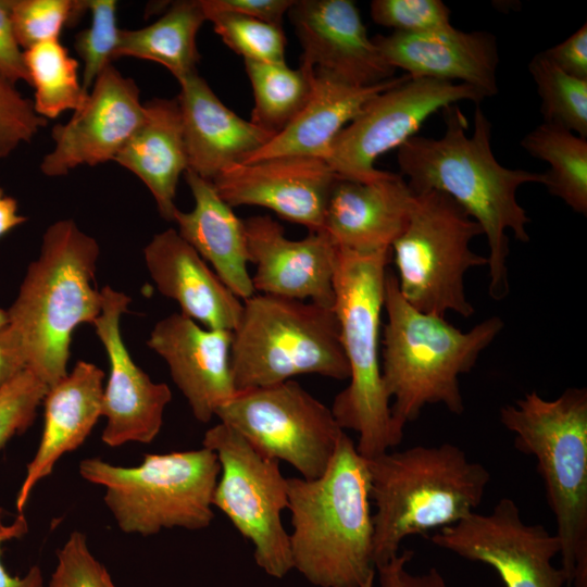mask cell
Wrapping results in <instances>:
<instances>
[{
    "mask_svg": "<svg viewBox=\"0 0 587 587\" xmlns=\"http://www.w3.org/2000/svg\"><path fill=\"white\" fill-rule=\"evenodd\" d=\"M0 77L16 85H29L24 50L21 47L11 16V0H0Z\"/></svg>",
    "mask_w": 587,
    "mask_h": 587,
    "instance_id": "41",
    "label": "cell"
},
{
    "mask_svg": "<svg viewBox=\"0 0 587 587\" xmlns=\"http://www.w3.org/2000/svg\"><path fill=\"white\" fill-rule=\"evenodd\" d=\"M413 191L396 173L373 179L336 177L326 204L323 229L337 248L354 251L390 249L407 226Z\"/></svg>",
    "mask_w": 587,
    "mask_h": 587,
    "instance_id": "22",
    "label": "cell"
},
{
    "mask_svg": "<svg viewBox=\"0 0 587 587\" xmlns=\"http://www.w3.org/2000/svg\"><path fill=\"white\" fill-rule=\"evenodd\" d=\"M145 114L136 82L109 64L97 77L86 102L66 123L52 128L54 145L42 158L40 172L59 177L79 165L114 161Z\"/></svg>",
    "mask_w": 587,
    "mask_h": 587,
    "instance_id": "15",
    "label": "cell"
},
{
    "mask_svg": "<svg viewBox=\"0 0 587 587\" xmlns=\"http://www.w3.org/2000/svg\"><path fill=\"white\" fill-rule=\"evenodd\" d=\"M541 54L565 74L587 80V24Z\"/></svg>",
    "mask_w": 587,
    "mask_h": 587,
    "instance_id": "44",
    "label": "cell"
},
{
    "mask_svg": "<svg viewBox=\"0 0 587 587\" xmlns=\"http://www.w3.org/2000/svg\"><path fill=\"white\" fill-rule=\"evenodd\" d=\"M479 224L452 198L437 190L413 192L409 220L390 247L401 296L415 309L445 316L474 313L464 289L470 268L488 265L471 241Z\"/></svg>",
    "mask_w": 587,
    "mask_h": 587,
    "instance_id": "10",
    "label": "cell"
},
{
    "mask_svg": "<svg viewBox=\"0 0 587 587\" xmlns=\"http://www.w3.org/2000/svg\"><path fill=\"white\" fill-rule=\"evenodd\" d=\"M143 103L141 125L114 161L147 186L160 215L173 221L177 184L188 170L180 108L177 98H154Z\"/></svg>",
    "mask_w": 587,
    "mask_h": 587,
    "instance_id": "28",
    "label": "cell"
},
{
    "mask_svg": "<svg viewBox=\"0 0 587 587\" xmlns=\"http://www.w3.org/2000/svg\"><path fill=\"white\" fill-rule=\"evenodd\" d=\"M367 461L375 569L401 542L464 520L480 505L488 469L452 444L386 451Z\"/></svg>",
    "mask_w": 587,
    "mask_h": 587,
    "instance_id": "5",
    "label": "cell"
},
{
    "mask_svg": "<svg viewBox=\"0 0 587 587\" xmlns=\"http://www.w3.org/2000/svg\"><path fill=\"white\" fill-rule=\"evenodd\" d=\"M232 335L230 367L237 390L303 374L349 378L339 323L332 308L254 294L242 301L241 317Z\"/></svg>",
    "mask_w": 587,
    "mask_h": 587,
    "instance_id": "8",
    "label": "cell"
},
{
    "mask_svg": "<svg viewBox=\"0 0 587 587\" xmlns=\"http://www.w3.org/2000/svg\"><path fill=\"white\" fill-rule=\"evenodd\" d=\"M202 447L216 454L221 466L213 508L252 544L255 563L267 575L283 578L292 570V560L289 533L282 522L288 485L280 462L222 422L204 433Z\"/></svg>",
    "mask_w": 587,
    "mask_h": 587,
    "instance_id": "11",
    "label": "cell"
},
{
    "mask_svg": "<svg viewBox=\"0 0 587 587\" xmlns=\"http://www.w3.org/2000/svg\"><path fill=\"white\" fill-rule=\"evenodd\" d=\"M143 259L158 290L176 301L182 314L211 329L233 332L237 327L242 300L176 229L155 234L143 248Z\"/></svg>",
    "mask_w": 587,
    "mask_h": 587,
    "instance_id": "24",
    "label": "cell"
},
{
    "mask_svg": "<svg viewBox=\"0 0 587 587\" xmlns=\"http://www.w3.org/2000/svg\"><path fill=\"white\" fill-rule=\"evenodd\" d=\"M485 96L472 86L412 78L374 96L336 137L326 159L341 177L369 180L382 174L374 164L382 154L401 147L434 113L460 101L479 104Z\"/></svg>",
    "mask_w": 587,
    "mask_h": 587,
    "instance_id": "13",
    "label": "cell"
},
{
    "mask_svg": "<svg viewBox=\"0 0 587 587\" xmlns=\"http://www.w3.org/2000/svg\"><path fill=\"white\" fill-rule=\"evenodd\" d=\"M541 100L544 123L587 137V80L570 76L551 64L541 52L528 64Z\"/></svg>",
    "mask_w": 587,
    "mask_h": 587,
    "instance_id": "33",
    "label": "cell"
},
{
    "mask_svg": "<svg viewBox=\"0 0 587 587\" xmlns=\"http://www.w3.org/2000/svg\"><path fill=\"white\" fill-rule=\"evenodd\" d=\"M220 472L216 454L204 447L146 454L133 467L98 458L79 463L84 479L104 487V503L121 530L142 536L174 527H209L214 519L212 500Z\"/></svg>",
    "mask_w": 587,
    "mask_h": 587,
    "instance_id": "9",
    "label": "cell"
},
{
    "mask_svg": "<svg viewBox=\"0 0 587 587\" xmlns=\"http://www.w3.org/2000/svg\"><path fill=\"white\" fill-rule=\"evenodd\" d=\"M85 5L90 25L75 35L74 49L84 64L82 84L89 92L99 74L115 60L121 28L115 0H85Z\"/></svg>",
    "mask_w": 587,
    "mask_h": 587,
    "instance_id": "35",
    "label": "cell"
},
{
    "mask_svg": "<svg viewBox=\"0 0 587 587\" xmlns=\"http://www.w3.org/2000/svg\"><path fill=\"white\" fill-rule=\"evenodd\" d=\"M28 524L23 513H18L14 522L5 524L0 511V587H43V576L38 565L32 566L23 576L11 575L1 561L3 545L14 538L23 537Z\"/></svg>",
    "mask_w": 587,
    "mask_h": 587,
    "instance_id": "45",
    "label": "cell"
},
{
    "mask_svg": "<svg viewBox=\"0 0 587 587\" xmlns=\"http://www.w3.org/2000/svg\"><path fill=\"white\" fill-rule=\"evenodd\" d=\"M86 12L85 0H11L15 35L24 51L59 39L62 29Z\"/></svg>",
    "mask_w": 587,
    "mask_h": 587,
    "instance_id": "36",
    "label": "cell"
},
{
    "mask_svg": "<svg viewBox=\"0 0 587 587\" xmlns=\"http://www.w3.org/2000/svg\"><path fill=\"white\" fill-rule=\"evenodd\" d=\"M446 129L440 138L415 135L397 149L400 175L413 192L437 190L452 198L476 221L489 248V296L502 300L509 292L508 257L512 232L529 241L530 222L516 193L524 184L544 185L542 173L501 165L491 150V122L476 105L474 129L457 104L442 110Z\"/></svg>",
    "mask_w": 587,
    "mask_h": 587,
    "instance_id": "1",
    "label": "cell"
},
{
    "mask_svg": "<svg viewBox=\"0 0 587 587\" xmlns=\"http://www.w3.org/2000/svg\"><path fill=\"white\" fill-rule=\"evenodd\" d=\"M204 14L222 41L243 60L285 63L283 27L239 14L211 11Z\"/></svg>",
    "mask_w": 587,
    "mask_h": 587,
    "instance_id": "34",
    "label": "cell"
},
{
    "mask_svg": "<svg viewBox=\"0 0 587 587\" xmlns=\"http://www.w3.org/2000/svg\"><path fill=\"white\" fill-rule=\"evenodd\" d=\"M336 177L325 160L284 155L235 165L217 175L212 184L232 208H266L310 233H317L323 229Z\"/></svg>",
    "mask_w": 587,
    "mask_h": 587,
    "instance_id": "17",
    "label": "cell"
},
{
    "mask_svg": "<svg viewBox=\"0 0 587 587\" xmlns=\"http://www.w3.org/2000/svg\"><path fill=\"white\" fill-rule=\"evenodd\" d=\"M205 21L201 0L176 1L152 24L121 29L115 59L130 57L157 62L178 82L197 72V35Z\"/></svg>",
    "mask_w": 587,
    "mask_h": 587,
    "instance_id": "29",
    "label": "cell"
},
{
    "mask_svg": "<svg viewBox=\"0 0 587 587\" xmlns=\"http://www.w3.org/2000/svg\"><path fill=\"white\" fill-rule=\"evenodd\" d=\"M249 262L255 265V294L310 302L334 309L336 247L323 232L294 240L270 215L243 221Z\"/></svg>",
    "mask_w": 587,
    "mask_h": 587,
    "instance_id": "18",
    "label": "cell"
},
{
    "mask_svg": "<svg viewBox=\"0 0 587 587\" xmlns=\"http://www.w3.org/2000/svg\"><path fill=\"white\" fill-rule=\"evenodd\" d=\"M101 312L93 321L110 363L102 396L101 416L107 420L102 440L110 447L135 441L150 444L160 433L172 391L155 383L132 359L121 334V316L130 298L110 286L101 289Z\"/></svg>",
    "mask_w": 587,
    "mask_h": 587,
    "instance_id": "16",
    "label": "cell"
},
{
    "mask_svg": "<svg viewBox=\"0 0 587 587\" xmlns=\"http://www.w3.org/2000/svg\"><path fill=\"white\" fill-rule=\"evenodd\" d=\"M178 83L188 170L200 177L212 182L274 137L227 108L198 72Z\"/></svg>",
    "mask_w": 587,
    "mask_h": 587,
    "instance_id": "23",
    "label": "cell"
},
{
    "mask_svg": "<svg viewBox=\"0 0 587 587\" xmlns=\"http://www.w3.org/2000/svg\"><path fill=\"white\" fill-rule=\"evenodd\" d=\"M25 221L26 217L18 213L16 200L0 187V237Z\"/></svg>",
    "mask_w": 587,
    "mask_h": 587,
    "instance_id": "47",
    "label": "cell"
},
{
    "mask_svg": "<svg viewBox=\"0 0 587 587\" xmlns=\"http://www.w3.org/2000/svg\"><path fill=\"white\" fill-rule=\"evenodd\" d=\"M288 16L302 48L300 64L357 86L394 77L351 0H298Z\"/></svg>",
    "mask_w": 587,
    "mask_h": 587,
    "instance_id": "19",
    "label": "cell"
},
{
    "mask_svg": "<svg viewBox=\"0 0 587 587\" xmlns=\"http://www.w3.org/2000/svg\"><path fill=\"white\" fill-rule=\"evenodd\" d=\"M48 389L26 369L0 389V449L32 425Z\"/></svg>",
    "mask_w": 587,
    "mask_h": 587,
    "instance_id": "38",
    "label": "cell"
},
{
    "mask_svg": "<svg viewBox=\"0 0 587 587\" xmlns=\"http://www.w3.org/2000/svg\"><path fill=\"white\" fill-rule=\"evenodd\" d=\"M103 379L104 372L96 364L78 361L71 373L49 387L43 398L42 435L16 496L18 513H23L36 484L90 434L101 416Z\"/></svg>",
    "mask_w": 587,
    "mask_h": 587,
    "instance_id": "25",
    "label": "cell"
},
{
    "mask_svg": "<svg viewBox=\"0 0 587 587\" xmlns=\"http://www.w3.org/2000/svg\"><path fill=\"white\" fill-rule=\"evenodd\" d=\"M49 587H116L105 566L90 552L86 536L71 533L57 552Z\"/></svg>",
    "mask_w": 587,
    "mask_h": 587,
    "instance_id": "39",
    "label": "cell"
},
{
    "mask_svg": "<svg viewBox=\"0 0 587 587\" xmlns=\"http://www.w3.org/2000/svg\"><path fill=\"white\" fill-rule=\"evenodd\" d=\"M402 77L357 86L314 70L312 92L304 108L283 132L245 163L284 155L326 161L336 137L359 115L366 102L399 83Z\"/></svg>",
    "mask_w": 587,
    "mask_h": 587,
    "instance_id": "27",
    "label": "cell"
},
{
    "mask_svg": "<svg viewBox=\"0 0 587 587\" xmlns=\"http://www.w3.org/2000/svg\"><path fill=\"white\" fill-rule=\"evenodd\" d=\"M185 179L193 197L192 210H176L177 233L205 261L224 285L240 300L255 291L248 271L245 223L217 193L212 182L190 170Z\"/></svg>",
    "mask_w": 587,
    "mask_h": 587,
    "instance_id": "26",
    "label": "cell"
},
{
    "mask_svg": "<svg viewBox=\"0 0 587 587\" xmlns=\"http://www.w3.org/2000/svg\"><path fill=\"white\" fill-rule=\"evenodd\" d=\"M372 40L390 67L401 68L412 78L465 84L485 98L498 93L499 53L489 32L450 26L421 34L392 32Z\"/></svg>",
    "mask_w": 587,
    "mask_h": 587,
    "instance_id": "21",
    "label": "cell"
},
{
    "mask_svg": "<svg viewBox=\"0 0 587 587\" xmlns=\"http://www.w3.org/2000/svg\"><path fill=\"white\" fill-rule=\"evenodd\" d=\"M99 253L96 239L73 220L52 223L8 310L25 369L48 387L67 374L74 329L101 312V290L95 287Z\"/></svg>",
    "mask_w": 587,
    "mask_h": 587,
    "instance_id": "4",
    "label": "cell"
},
{
    "mask_svg": "<svg viewBox=\"0 0 587 587\" xmlns=\"http://www.w3.org/2000/svg\"><path fill=\"white\" fill-rule=\"evenodd\" d=\"M413 558L411 550L397 553L387 562L376 566L377 587H448L442 574L430 567L422 574H412L407 565Z\"/></svg>",
    "mask_w": 587,
    "mask_h": 587,
    "instance_id": "42",
    "label": "cell"
},
{
    "mask_svg": "<svg viewBox=\"0 0 587 587\" xmlns=\"http://www.w3.org/2000/svg\"><path fill=\"white\" fill-rule=\"evenodd\" d=\"M232 332L201 326L182 313L160 320L149 348L167 364L193 416L208 423L237 389L230 367Z\"/></svg>",
    "mask_w": 587,
    "mask_h": 587,
    "instance_id": "20",
    "label": "cell"
},
{
    "mask_svg": "<svg viewBox=\"0 0 587 587\" xmlns=\"http://www.w3.org/2000/svg\"><path fill=\"white\" fill-rule=\"evenodd\" d=\"M47 124L48 121L35 112L32 100L0 77V159L12 154L22 143L30 142Z\"/></svg>",
    "mask_w": 587,
    "mask_h": 587,
    "instance_id": "40",
    "label": "cell"
},
{
    "mask_svg": "<svg viewBox=\"0 0 587 587\" xmlns=\"http://www.w3.org/2000/svg\"><path fill=\"white\" fill-rule=\"evenodd\" d=\"M292 569L319 587H373L367 461L344 433L317 478H287Z\"/></svg>",
    "mask_w": 587,
    "mask_h": 587,
    "instance_id": "2",
    "label": "cell"
},
{
    "mask_svg": "<svg viewBox=\"0 0 587 587\" xmlns=\"http://www.w3.org/2000/svg\"><path fill=\"white\" fill-rule=\"evenodd\" d=\"M390 249L354 251L336 247L334 311L349 366V384L332 413L342 430L359 435L358 452L373 459L402 440L392 423L380 369V324Z\"/></svg>",
    "mask_w": 587,
    "mask_h": 587,
    "instance_id": "6",
    "label": "cell"
},
{
    "mask_svg": "<svg viewBox=\"0 0 587 587\" xmlns=\"http://www.w3.org/2000/svg\"><path fill=\"white\" fill-rule=\"evenodd\" d=\"M25 370L18 341L9 325L0 332V389Z\"/></svg>",
    "mask_w": 587,
    "mask_h": 587,
    "instance_id": "46",
    "label": "cell"
},
{
    "mask_svg": "<svg viewBox=\"0 0 587 587\" xmlns=\"http://www.w3.org/2000/svg\"><path fill=\"white\" fill-rule=\"evenodd\" d=\"M295 1V0H294ZM292 0H201L204 11L226 12L280 26Z\"/></svg>",
    "mask_w": 587,
    "mask_h": 587,
    "instance_id": "43",
    "label": "cell"
},
{
    "mask_svg": "<svg viewBox=\"0 0 587 587\" xmlns=\"http://www.w3.org/2000/svg\"><path fill=\"white\" fill-rule=\"evenodd\" d=\"M382 332L380 369L396 430L403 436L427 404H444L462 414L459 377L471 372L480 353L503 328L499 316L486 319L467 332L445 316L412 307L400 294L395 273L387 271Z\"/></svg>",
    "mask_w": 587,
    "mask_h": 587,
    "instance_id": "3",
    "label": "cell"
},
{
    "mask_svg": "<svg viewBox=\"0 0 587 587\" xmlns=\"http://www.w3.org/2000/svg\"><path fill=\"white\" fill-rule=\"evenodd\" d=\"M515 448L534 455L561 542L567 583L587 587V389L547 400L533 390L500 409Z\"/></svg>",
    "mask_w": 587,
    "mask_h": 587,
    "instance_id": "7",
    "label": "cell"
},
{
    "mask_svg": "<svg viewBox=\"0 0 587 587\" xmlns=\"http://www.w3.org/2000/svg\"><path fill=\"white\" fill-rule=\"evenodd\" d=\"M430 540L457 555L496 570L505 587H563L567 577L552 563L560 554L555 534L526 524L515 501L500 499L487 514L474 512L438 529Z\"/></svg>",
    "mask_w": 587,
    "mask_h": 587,
    "instance_id": "14",
    "label": "cell"
},
{
    "mask_svg": "<svg viewBox=\"0 0 587 587\" xmlns=\"http://www.w3.org/2000/svg\"><path fill=\"white\" fill-rule=\"evenodd\" d=\"M532 157L549 164L542 173L550 195L572 211L587 214V140L565 128L542 123L521 140Z\"/></svg>",
    "mask_w": 587,
    "mask_h": 587,
    "instance_id": "30",
    "label": "cell"
},
{
    "mask_svg": "<svg viewBox=\"0 0 587 587\" xmlns=\"http://www.w3.org/2000/svg\"><path fill=\"white\" fill-rule=\"evenodd\" d=\"M8 325H9L8 311L0 308V332L3 330Z\"/></svg>",
    "mask_w": 587,
    "mask_h": 587,
    "instance_id": "48",
    "label": "cell"
},
{
    "mask_svg": "<svg viewBox=\"0 0 587 587\" xmlns=\"http://www.w3.org/2000/svg\"><path fill=\"white\" fill-rule=\"evenodd\" d=\"M374 23L396 33L421 34L452 26L451 12L440 0H373Z\"/></svg>",
    "mask_w": 587,
    "mask_h": 587,
    "instance_id": "37",
    "label": "cell"
},
{
    "mask_svg": "<svg viewBox=\"0 0 587 587\" xmlns=\"http://www.w3.org/2000/svg\"><path fill=\"white\" fill-rule=\"evenodd\" d=\"M215 416L304 479L325 472L345 433L330 408L294 379L237 390Z\"/></svg>",
    "mask_w": 587,
    "mask_h": 587,
    "instance_id": "12",
    "label": "cell"
},
{
    "mask_svg": "<svg viewBox=\"0 0 587 587\" xmlns=\"http://www.w3.org/2000/svg\"><path fill=\"white\" fill-rule=\"evenodd\" d=\"M29 85L34 87L35 112L48 120L64 111H77L89 92L79 80V62L59 41L51 40L24 51Z\"/></svg>",
    "mask_w": 587,
    "mask_h": 587,
    "instance_id": "32",
    "label": "cell"
},
{
    "mask_svg": "<svg viewBox=\"0 0 587 587\" xmlns=\"http://www.w3.org/2000/svg\"><path fill=\"white\" fill-rule=\"evenodd\" d=\"M245 67L254 97L250 121L276 136L307 104L313 88L314 70L303 64L294 70L286 62L250 60H245Z\"/></svg>",
    "mask_w": 587,
    "mask_h": 587,
    "instance_id": "31",
    "label": "cell"
}]
</instances>
